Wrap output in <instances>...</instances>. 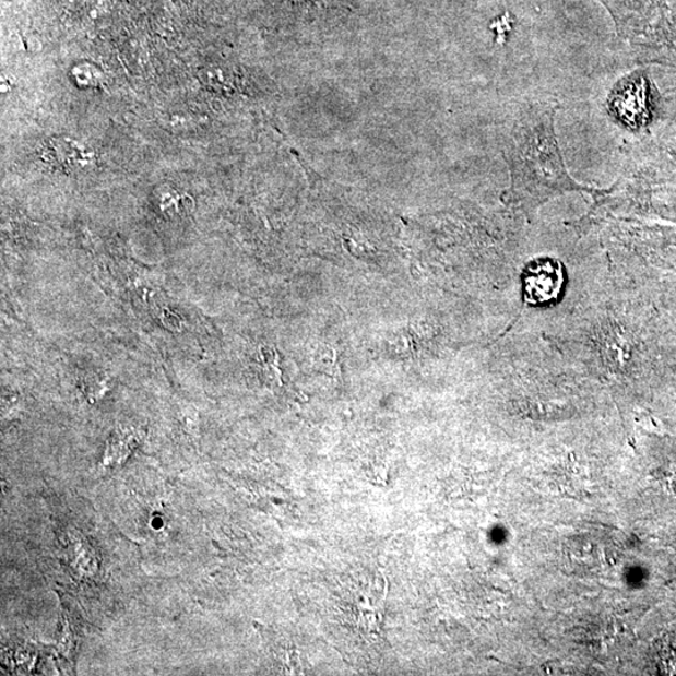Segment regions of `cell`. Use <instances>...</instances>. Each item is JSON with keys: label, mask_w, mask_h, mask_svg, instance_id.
I'll return each mask as SVG.
<instances>
[{"label": "cell", "mask_w": 676, "mask_h": 676, "mask_svg": "<svg viewBox=\"0 0 676 676\" xmlns=\"http://www.w3.org/2000/svg\"><path fill=\"white\" fill-rule=\"evenodd\" d=\"M578 288L541 331L588 379L621 396L644 369V329L632 282L604 260Z\"/></svg>", "instance_id": "6da1fadb"}, {"label": "cell", "mask_w": 676, "mask_h": 676, "mask_svg": "<svg viewBox=\"0 0 676 676\" xmlns=\"http://www.w3.org/2000/svg\"><path fill=\"white\" fill-rule=\"evenodd\" d=\"M556 110L558 106L546 102L521 108L505 151L510 187L502 200L527 224H533L538 210L556 197L572 192L593 195L598 190L579 183L569 174L555 132Z\"/></svg>", "instance_id": "7a4b0ae2"}, {"label": "cell", "mask_w": 676, "mask_h": 676, "mask_svg": "<svg viewBox=\"0 0 676 676\" xmlns=\"http://www.w3.org/2000/svg\"><path fill=\"white\" fill-rule=\"evenodd\" d=\"M518 287L526 310L555 311L570 297V271L558 257L533 256L520 269Z\"/></svg>", "instance_id": "3957f363"}, {"label": "cell", "mask_w": 676, "mask_h": 676, "mask_svg": "<svg viewBox=\"0 0 676 676\" xmlns=\"http://www.w3.org/2000/svg\"><path fill=\"white\" fill-rule=\"evenodd\" d=\"M645 83L641 76L631 74L615 84L610 93L609 112L628 127L641 123L645 110Z\"/></svg>", "instance_id": "277c9868"}, {"label": "cell", "mask_w": 676, "mask_h": 676, "mask_svg": "<svg viewBox=\"0 0 676 676\" xmlns=\"http://www.w3.org/2000/svg\"><path fill=\"white\" fill-rule=\"evenodd\" d=\"M47 154L57 167L70 170V173L96 166L97 161L96 152L79 141L67 139V137L51 139L48 143Z\"/></svg>", "instance_id": "5b68a950"}, {"label": "cell", "mask_w": 676, "mask_h": 676, "mask_svg": "<svg viewBox=\"0 0 676 676\" xmlns=\"http://www.w3.org/2000/svg\"><path fill=\"white\" fill-rule=\"evenodd\" d=\"M156 201L158 207L165 215L175 217L177 215H185L191 210L190 197L178 192L176 188L170 186L161 187L156 193Z\"/></svg>", "instance_id": "8992f818"}]
</instances>
